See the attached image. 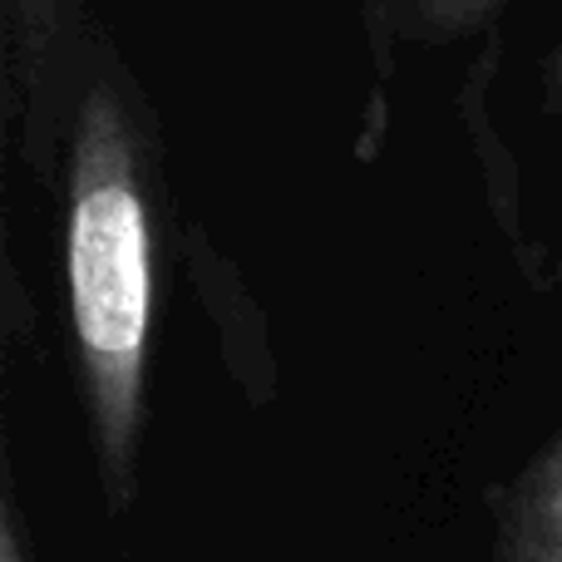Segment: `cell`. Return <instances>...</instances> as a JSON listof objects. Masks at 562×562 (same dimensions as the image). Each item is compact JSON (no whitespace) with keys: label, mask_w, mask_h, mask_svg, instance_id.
<instances>
[{"label":"cell","mask_w":562,"mask_h":562,"mask_svg":"<svg viewBox=\"0 0 562 562\" xmlns=\"http://www.w3.org/2000/svg\"><path fill=\"white\" fill-rule=\"evenodd\" d=\"M65 296L99 494L109 518H124L148 429L158 233L134 94L104 45L85 65L65 144Z\"/></svg>","instance_id":"obj_1"},{"label":"cell","mask_w":562,"mask_h":562,"mask_svg":"<svg viewBox=\"0 0 562 562\" xmlns=\"http://www.w3.org/2000/svg\"><path fill=\"white\" fill-rule=\"evenodd\" d=\"M5 5V134L45 188L65 178L69 119L85 79L69 69L75 35L65 0H0Z\"/></svg>","instance_id":"obj_2"},{"label":"cell","mask_w":562,"mask_h":562,"mask_svg":"<svg viewBox=\"0 0 562 562\" xmlns=\"http://www.w3.org/2000/svg\"><path fill=\"white\" fill-rule=\"evenodd\" d=\"M469 562H562V429L484 494V543Z\"/></svg>","instance_id":"obj_3"},{"label":"cell","mask_w":562,"mask_h":562,"mask_svg":"<svg viewBox=\"0 0 562 562\" xmlns=\"http://www.w3.org/2000/svg\"><path fill=\"white\" fill-rule=\"evenodd\" d=\"M188 247V267H193V281L203 291L207 311L217 321V340H223V360L233 370V380L243 385V395L252 400L257 409L277 400V356L272 340H267V321L262 311L252 306L247 286L237 281V272L227 267V257L217 247H207V237L198 227L183 233Z\"/></svg>","instance_id":"obj_4"},{"label":"cell","mask_w":562,"mask_h":562,"mask_svg":"<svg viewBox=\"0 0 562 562\" xmlns=\"http://www.w3.org/2000/svg\"><path fill=\"white\" fill-rule=\"evenodd\" d=\"M508 0H370L375 25L390 30L395 40H415V45H449L504 10Z\"/></svg>","instance_id":"obj_5"},{"label":"cell","mask_w":562,"mask_h":562,"mask_svg":"<svg viewBox=\"0 0 562 562\" xmlns=\"http://www.w3.org/2000/svg\"><path fill=\"white\" fill-rule=\"evenodd\" d=\"M0 562H40L35 543H30V533H25V518H20L10 479H5V494H0Z\"/></svg>","instance_id":"obj_6"},{"label":"cell","mask_w":562,"mask_h":562,"mask_svg":"<svg viewBox=\"0 0 562 562\" xmlns=\"http://www.w3.org/2000/svg\"><path fill=\"white\" fill-rule=\"evenodd\" d=\"M548 94H553V104L562 114V45L553 49V59H548Z\"/></svg>","instance_id":"obj_7"}]
</instances>
